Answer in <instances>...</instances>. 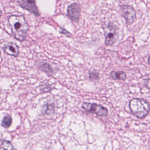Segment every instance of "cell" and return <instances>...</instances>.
<instances>
[{
  "mask_svg": "<svg viewBox=\"0 0 150 150\" xmlns=\"http://www.w3.org/2000/svg\"><path fill=\"white\" fill-rule=\"evenodd\" d=\"M8 23L11 28V31L15 39L19 41L26 39L29 25L22 15H11L8 19Z\"/></svg>",
  "mask_w": 150,
  "mask_h": 150,
  "instance_id": "obj_1",
  "label": "cell"
},
{
  "mask_svg": "<svg viewBox=\"0 0 150 150\" xmlns=\"http://www.w3.org/2000/svg\"><path fill=\"white\" fill-rule=\"evenodd\" d=\"M129 108L134 115L139 118H143L150 110L148 102L141 98H133L129 101Z\"/></svg>",
  "mask_w": 150,
  "mask_h": 150,
  "instance_id": "obj_2",
  "label": "cell"
},
{
  "mask_svg": "<svg viewBox=\"0 0 150 150\" xmlns=\"http://www.w3.org/2000/svg\"><path fill=\"white\" fill-rule=\"evenodd\" d=\"M105 32V43L107 45L110 46L113 45L118 37L117 30L115 25L111 23H109L104 29Z\"/></svg>",
  "mask_w": 150,
  "mask_h": 150,
  "instance_id": "obj_3",
  "label": "cell"
},
{
  "mask_svg": "<svg viewBox=\"0 0 150 150\" xmlns=\"http://www.w3.org/2000/svg\"><path fill=\"white\" fill-rule=\"evenodd\" d=\"M82 108L86 111L96 114L99 116H107L108 115V110L105 107L96 104L84 103L82 104Z\"/></svg>",
  "mask_w": 150,
  "mask_h": 150,
  "instance_id": "obj_4",
  "label": "cell"
},
{
  "mask_svg": "<svg viewBox=\"0 0 150 150\" xmlns=\"http://www.w3.org/2000/svg\"><path fill=\"white\" fill-rule=\"evenodd\" d=\"M81 13V6L78 3L70 5L67 10V15L74 23L79 22Z\"/></svg>",
  "mask_w": 150,
  "mask_h": 150,
  "instance_id": "obj_5",
  "label": "cell"
},
{
  "mask_svg": "<svg viewBox=\"0 0 150 150\" xmlns=\"http://www.w3.org/2000/svg\"><path fill=\"white\" fill-rule=\"evenodd\" d=\"M121 15L127 23L130 25L134 22L136 18V13L134 8L130 6L122 5L121 6Z\"/></svg>",
  "mask_w": 150,
  "mask_h": 150,
  "instance_id": "obj_6",
  "label": "cell"
},
{
  "mask_svg": "<svg viewBox=\"0 0 150 150\" xmlns=\"http://www.w3.org/2000/svg\"><path fill=\"white\" fill-rule=\"evenodd\" d=\"M19 2L22 8L29 11L36 16L40 15L35 0H19Z\"/></svg>",
  "mask_w": 150,
  "mask_h": 150,
  "instance_id": "obj_7",
  "label": "cell"
},
{
  "mask_svg": "<svg viewBox=\"0 0 150 150\" xmlns=\"http://www.w3.org/2000/svg\"><path fill=\"white\" fill-rule=\"evenodd\" d=\"M4 52L9 55L17 57L19 54V47L14 42H9L4 47Z\"/></svg>",
  "mask_w": 150,
  "mask_h": 150,
  "instance_id": "obj_8",
  "label": "cell"
},
{
  "mask_svg": "<svg viewBox=\"0 0 150 150\" xmlns=\"http://www.w3.org/2000/svg\"><path fill=\"white\" fill-rule=\"evenodd\" d=\"M111 78L115 80H124L126 79V74L124 71H112L110 74Z\"/></svg>",
  "mask_w": 150,
  "mask_h": 150,
  "instance_id": "obj_9",
  "label": "cell"
},
{
  "mask_svg": "<svg viewBox=\"0 0 150 150\" xmlns=\"http://www.w3.org/2000/svg\"><path fill=\"white\" fill-rule=\"evenodd\" d=\"M0 150H16L11 142L6 140H0Z\"/></svg>",
  "mask_w": 150,
  "mask_h": 150,
  "instance_id": "obj_10",
  "label": "cell"
},
{
  "mask_svg": "<svg viewBox=\"0 0 150 150\" xmlns=\"http://www.w3.org/2000/svg\"><path fill=\"white\" fill-rule=\"evenodd\" d=\"M38 66L41 70L45 71L46 73L51 74L53 73V69H52L50 66L47 63H40L39 64Z\"/></svg>",
  "mask_w": 150,
  "mask_h": 150,
  "instance_id": "obj_11",
  "label": "cell"
},
{
  "mask_svg": "<svg viewBox=\"0 0 150 150\" xmlns=\"http://www.w3.org/2000/svg\"><path fill=\"white\" fill-rule=\"evenodd\" d=\"M54 112V106L53 104H46L43 106V112L47 115H52Z\"/></svg>",
  "mask_w": 150,
  "mask_h": 150,
  "instance_id": "obj_12",
  "label": "cell"
},
{
  "mask_svg": "<svg viewBox=\"0 0 150 150\" xmlns=\"http://www.w3.org/2000/svg\"><path fill=\"white\" fill-rule=\"evenodd\" d=\"M12 119L10 115H5L2 121V125L5 128H8L11 126L12 124Z\"/></svg>",
  "mask_w": 150,
  "mask_h": 150,
  "instance_id": "obj_13",
  "label": "cell"
},
{
  "mask_svg": "<svg viewBox=\"0 0 150 150\" xmlns=\"http://www.w3.org/2000/svg\"><path fill=\"white\" fill-rule=\"evenodd\" d=\"M90 77L91 79L96 80L98 78V74L97 72H95V71L90 72Z\"/></svg>",
  "mask_w": 150,
  "mask_h": 150,
  "instance_id": "obj_14",
  "label": "cell"
},
{
  "mask_svg": "<svg viewBox=\"0 0 150 150\" xmlns=\"http://www.w3.org/2000/svg\"><path fill=\"white\" fill-rule=\"evenodd\" d=\"M147 86H148V88H150V79L148 80V83H147Z\"/></svg>",
  "mask_w": 150,
  "mask_h": 150,
  "instance_id": "obj_15",
  "label": "cell"
},
{
  "mask_svg": "<svg viewBox=\"0 0 150 150\" xmlns=\"http://www.w3.org/2000/svg\"><path fill=\"white\" fill-rule=\"evenodd\" d=\"M148 63L150 64V56L148 57Z\"/></svg>",
  "mask_w": 150,
  "mask_h": 150,
  "instance_id": "obj_16",
  "label": "cell"
},
{
  "mask_svg": "<svg viewBox=\"0 0 150 150\" xmlns=\"http://www.w3.org/2000/svg\"><path fill=\"white\" fill-rule=\"evenodd\" d=\"M1 15H2V11H1V10L0 9V18H1Z\"/></svg>",
  "mask_w": 150,
  "mask_h": 150,
  "instance_id": "obj_17",
  "label": "cell"
}]
</instances>
